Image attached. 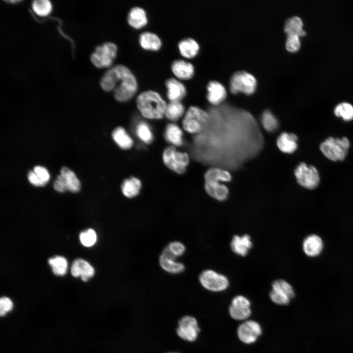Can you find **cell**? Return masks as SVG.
Returning a JSON list of instances; mask_svg holds the SVG:
<instances>
[{"instance_id": "6da1fadb", "label": "cell", "mask_w": 353, "mask_h": 353, "mask_svg": "<svg viewBox=\"0 0 353 353\" xmlns=\"http://www.w3.org/2000/svg\"><path fill=\"white\" fill-rule=\"evenodd\" d=\"M100 85L105 91H113L115 99L120 102L131 99L138 88L135 76L123 64H117L108 69L101 79Z\"/></svg>"}, {"instance_id": "7a4b0ae2", "label": "cell", "mask_w": 353, "mask_h": 353, "mask_svg": "<svg viewBox=\"0 0 353 353\" xmlns=\"http://www.w3.org/2000/svg\"><path fill=\"white\" fill-rule=\"evenodd\" d=\"M136 106L145 118L159 120L165 116L167 103L158 92L148 90L138 95L136 98Z\"/></svg>"}, {"instance_id": "3957f363", "label": "cell", "mask_w": 353, "mask_h": 353, "mask_svg": "<svg viewBox=\"0 0 353 353\" xmlns=\"http://www.w3.org/2000/svg\"><path fill=\"white\" fill-rule=\"evenodd\" d=\"M204 178L205 190L210 196L219 201L227 199L228 188L220 182L231 180V176L229 172L220 168L212 167L207 170Z\"/></svg>"}, {"instance_id": "277c9868", "label": "cell", "mask_w": 353, "mask_h": 353, "mask_svg": "<svg viewBox=\"0 0 353 353\" xmlns=\"http://www.w3.org/2000/svg\"><path fill=\"white\" fill-rule=\"evenodd\" d=\"M350 146L349 139L329 137L320 145V149L328 159L336 161H343L346 158Z\"/></svg>"}, {"instance_id": "5b68a950", "label": "cell", "mask_w": 353, "mask_h": 353, "mask_svg": "<svg viewBox=\"0 0 353 353\" xmlns=\"http://www.w3.org/2000/svg\"><path fill=\"white\" fill-rule=\"evenodd\" d=\"M209 114L197 106H191L185 112L182 121L183 128L191 134L200 132L209 119Z\"/></svg>"}, {"instance_id": "8992f818", "label": "cell", "mask_w": 353, "mask_h": 353, "mask_svg": "<svg viewBox=\"0 0 353 353\" xmlns=\"http://www.w3.org/2000/svg\"><path fill=\"white\" fill-rule=\"evenodd\" d=\"M162 160L165 166L174 172L184 174L189 163V157L185 152L177 151L175 147L166 148L162 153Z\"/></svg>"}, {"instance_id": "52a82bcc", "label": "cell", "mask_w": 353, "mask_h": 353, "mask_svg": "<svg viewBox=\"0 0 353 353\" xmlns=\"http://www.w3.org/2000/svg\"><path fill=\"white\" fill-rule=\"evenodd\" d=\"M200 330L196 317L191 315H184L177 322L176 333L183 341L192 343L198 339Z\"/></svg>"}, {"instance_id": "ba28073f", "label": "cell", "mask_w": 353, "mask_h": 353, "mask_svg": "<svg viewBox=\"0 0 353 353\" xmlns=\"http://www.w3.org/2000/svg\"><path fill=\"white\" fill-rule=\"evenodd\" d=\"M257 80L253 75L245 71H239L232 74L229 81V89L234 94L243 92L247 95L253 93Z\"/></svg>"}, {"instance_id": "9c48e42d", "label": "cell", "mask_w": 353, "mask_h": 353, "mask_svg": "<svg viewBox=\"0 0 353 353\" xmlns=\"http://www.w3.org/2000/svg\"><path fill=\"white\" fill-rule=\"evenodd\" d=\"M117 53V45L113 42H107L96 47L91 55L90 59L99 68L108 67L112 65Z\"/></svg>"}, {"instance_id": "30bf717a", "label": "cell", "mask_w": 353, "mask_h": 353, "mask_svg": "<svg viewBox=\"0 0 353 353\" xmlns=\"http://www.w3.org/2000/svg\"><path fill=\"white\" fill-rule=\"evenodd\" d=\"M294 175L298 183L308 189H315L319 185L320 177L317 168L301 162L296 168Z\"/></svg>"}, {"instance_id": "8fae6325", "label": "cell", "mask_w": 353, "mask_h": 353, "mask_svg": "<svg viewBox=\"0 0 353 353\" xmlns=\"http://www.w3.org/2000/svg\"><path fill=\"white\" fill-rule=\"evenodd\" d=\"M199 279L201 285L205 289L220 292L226 290L228 286L227 277L212 270H205L200 275Z\"/></svg>"}, {"instance_id": "7c38bea8", "label": "cell", "mask_w": 353, "mask_h": 353, "mask_svg": "<svg viewBox=\"0 0 353 353\" xmlns=\"http://www.w3.org/2000/svg\"><path fill=\"white\" fill-rule=\"evenodd\" d=\"M295 295L292 286L286 281L277 279L273 282L270 297L274 303L279 305H287Z\"/></svg>"}, {"instance_id": "4fadbf2b", "label": "cell", "mask_w": 353, "mask_h": 353, "mask_svg": "<svg viewBox=\"0 0 353 353\" xmlns=\"http://www.w3.org/2000/svg\"><path fill=\"white\" fill-rule=\"evenodd\" d=\"M176 257L172 254L166 247L160 253L158 263L160 268L165 272L172 274H180L185 270V265L177 260Z\"/></svg>"}, {"instance_id": "5bb4252c", "label": "cell", "mask_w": 353, "mask_h": 353, "mask_svg": "<svg viewBox=\"0 0 353 353\" xmlns=\"http://www.w3.org/2000/svg\"><path fill=\"white\" fill-rule=\"evenodd\" d=\"M261 333V326L257 322L253 320L243 322L237 329V335L239 339L248 344L255 342Z\"/></svg>"}, {"instance_id": "9a60e30c", "label": "cell", "mask_w": 353, "mask_h": 353, "mask_svg": "<svg viewBox=\"0 0 353 353\" xmlns=\"http://www.w3.org/2000/svg\"><path fill=\"white\" fill-rule=\"evenodd\" d=\"M251 303L245 297L238 295L235 297L231 301L229 308L231 317L236 320H244L251 314Z\"/></svg>"}, {"instance_id": "2e32d148", "label": "cell", "mask_w": 353, "mask_h": 353, "mask_svg": "<svg viewBox=\"0 0 353 353\" xmlns=\"http://www.w3.org/2000/svg\"><path fill=\"white\" fill-rule=\"evenodd\" d=\"M207 91V99L214 105L221 104L225 100L227 95L225 86L216 80H211L208 83Z\"/></svg>"}, {"instance_id": "e0dca14e", "label": "cell", "mask_w": 353, "mask_h": 353, "mask_svg": "<svg viewBox=\"0 0 353 353\" xmlns=\"http://www.w3.org/2000/svg\"><path fill=\"white\" fill-rule=\"evenodd\" d=\"M167 97L170 101H180L186 96L187 91L185 85L174 77H169L165 81Z\"/></svg>"}, {"instance_id": "ac0fdd59", "label": "cell", "mask_w": 353, "mask_h": 353, "mask_svg": "<svg viewBox=\"0 0 353 353\" xmlns=\"http://www.w3.org/2000/svg\"><path fill=\"white\" fill-rule=\"evenodd\" d=\"M71 274L74 277H80L83 281H87L95 274L93 266L86 260L78 258L75 260L71 267Z\"/></svg>"}, {"instance_id": "d6986e66", "label": "cell", "mask_w": 353, "mask_h": 353, "mask_svg": "<svg viewBox=\"0 0 353 353\" xmlns=\"http://www.w3.org/2000/svg\"><path fill=\"white\" fill-rule=\"evenodd\" d=\"M171 70L177 77L182 79L191 78L195 72L193 65L191 62L181 59H176L173 61Z\"/></svg>"}, {"instance_id": "ffe728a7", "label": "cell", "mask_w": 353, "mask_h": 353, "mask_svg": "<svg viewBox=\"0 0 353 353\" xmlns=\"http://www.w3.org/2000/svg\"><path fill=\"white\" fill-rule=\"evenodd\" d=\"M298 136L292 133L283 132L277 140V145L280 151L286 153H292L298 148Z\"/></svg>"}, {"instance_id": "44dd1931", "label": "cell", "mask_w": 353, "mask_h": 353, "mask_svg": "<svg viewBox=\"0 0 353 353\" xmlns=\"http://www.w3.org/2000/svg\"><path fill=\"white\" fill-rule=\"evenodd\" d=\"M324 247L322 239L318 235L312 234L305 238L303 242V250L308 256L315 257L319 255Z\"/></svg>"}, {"instance_id": "7402d4cb", "label": "cell", "mask_w": 353, "mask_h": 353, "mask_svg": "<svg viewBox=\"0 0 353 353\" xmlns=\"http://www.w3.org/2000/svg\"><path fill=\"white\" fill-rule=\"evenodd\" d=\"M127 21L128 24L135 28H140L148 23L146 11L141 7L134 6L129 11Z\"/></svg>"}, {"instance_id": "603a6c76", "label": "cell", "mask_w": 353, "mask_h": 353, "mask_svg": "<svg viewBox=\"0 0 353 353\" xmlns=\"http://www.w3.org/2000/svg\"><path fill=\"white\" fill-rule=\"evenodd\" d=\"M165 139L174 147H180L183 144V132L176 124L172 123L165 127L164 133Z\"/></svg>"}, {"instance_id": "cb8c5ba5", "label": "cell", "mask_w": 353, "mask_h": 353, "mask_svg": "<svg viewBox=\"0 0 353 353\" xmlns=\"http://www.w3.org/2000/svg\"><path fill=\"white\" fill-rule=\"evenodd\" d=\"M141 188V180L135 176H131L125 179L121 186L123 195L128 199L137 197L140 193Z\"/></svg>"}, {"instance_id": "d4e9b609", "label": "cell", "mask_w": 353, "mask_h": 353, "mask_svg": "<svg viewBox=\"0 0 353 353\" xmlns=\"http://www.w3.org/2000/svg\"><path fill=\"white\" fill-rule=\"evenodd\" d=\"M251 237L248 235L241 236L235 235L231 242V248L236 254L244 256L252 247Z\"/></svg>"}, {"instance_id": "484cf974", "label": "cell", "mask_w": 353, "mask_h": 353, "mask_svg": "<svg viewBox=\"0 0 353 353\" xmlns=\"http://www.w3.org/2000/svg\"><path fill=\"white\" fill-rule=\"evenodd\" d=\"M139 42L143 49L151 50H158L162 45L159 37L155 33L149 31H144L140 34Z\"/></svg>"}, {"instance_id": "4316f807", "label": "cell", "mask_w": 353, "mask_h": 353, "mask_svg": "<svg viewBox=\"0 0 353 353\" xmlns=\"http://www.w3.org/2000/svg\"><path fill=\"white\" fill-rule=\"evenodd\" d=\"M112 137L115 143L123 150L131 149L134 144L132 137L122 126H118L113 130Z\"/></svg>"}, {"instance_id": "83f0119b", "label": "cell", "mask_w": 353, "mask_h": 353, "mask_svg": "<svg viewBox=\"0 0 353 353\" xmlns=\"http://www.w3.org/2000/svg\"><path fill=\"white\" fill-rule=\"evenodd\" d=\"M178 48L180 54L188 58L195 56L200 50V46L197 41L190 37L181 40L178 43Z\"/></svg>"}, {"instance_id": "f1b7e54d", "label": "cell", "mask_w": 353, "mask_h": 353, "mask_svg": "<svg viewBox=\"0 0 353 353\" xmlns=\"http://www.w3.org/2000/svg\"><path fill=\"white\" fill-rule=\"evenodd\" d=\"M66 184L67 190L72 193H77L80 189V183L75 174L69 168L63 167L60 170V174Z\"/></svg>"}, {"instance_id": "f546056e", "label": "cell", "mask_w": 353, "mask_h": 353, "mask_svg": "<svg viewBox=\"0 0 353 353\" xmlns=\"http://www.w3.org/2000/svg\"><path fill=\"white\" fill-rule=\"evenodd\" d=\"M185 113V108L180 101H170L167 104L165 116L169 120L176 121L184 115Z\"/></svg>"}, {"instance_id": "4dcf8cb0", "label": "cell", "mask_w": 353, "mask_h": 353, "mask_svg": "<svg viewBox=\"0 0 353 353\" xmlns=\"http://www.w3.org/2000/svg\"><path fill=\"white\" fill-rule=\"evenodd\" d=\"M303 26L302 19L298 16H293L286 20L284 30L287 35L295 34L299 36H303L306 34V33L303 29Z\"/></svg>"}, {"instance_id": "1f68e13d", "label": "cell", "mask_w": 353, "mask_h": 353, "mask_svg": "<svg viewBox=\"0 0 353 353\" xmlns=\"http://www.w3.org/2000/svg\"><path fill=\"white\" fill-rule=\"evenodd\" d=\"M137 137L146 144L151 143L154 139L153 133L150 125L145 121L138 122L135 128Z\"/></svg>"}, {"instance_id": "d6a6232c", "label": "cell", "mask_w": 353, "mask_h": 353, "mask_svg": "<svg viewBox=\"0 0 353 353\" xmlns=\"http://www.w3.org/2000/svg\"><path fill=\"white\" fill-rule=\"evenodd\" d=\"M48 262L54 274L61 276L66 274L68 268V262L65 257L61 256H55L50 258Z\"/></svg>"}, {"instance_id": "836d02e7", "label": "cell", "mask_w": 353, "mask_h": 353, "mask_svg": "<svg viewBox=\"0 0 353 353\" xmlns=\"http://www.w3.org/2000/svg\"><path fill=\"white\" fill-rule=\"evenodd\" d=\"M261 123L265 129L269 132L275 131L278 126V122L276 117L269 110H266L263 112Z\"/></svg>"}, {"instance_id": "e575fe53", "label": "cell", "mask_w": 353, "mask_h": 353, "mask_svg": "<svg viewBox=\"0 0 353 353\" xmlns=\"http://www.w3.org/2000/svg\"><path fill=\"white\" fill-rule=\"evenodd\" d=\"M335 116L341 117L344 121H349L353 119V106L348 102L338 104L334 110Z\"/></svg>"}, {"instance_id": "d590c367", "label": "cell", "mask_w": 353, "mask_h": 353, "mask_svg": "<svg viewBox=\"0 0 353 353\" xmlns=\"http://www.w3.org/2000/svg\"><path fill=\"white\" fill-rule=\"evenodd\" d=\"M32 8L37 15L46 16L50 13L52 5L48 0H37L32 2Z\"/></svg>"}, {"instance_id": "8d00e7d4", "label": "cell", "mask_w": 353, "mask_h": 353, "mask_svg": "<svg viewBox=\"0 0 353 353\" xmlns=\"http://www.w3.org/2000/svg\"><path fill=\"white\" fill-rule=\"evenodd\" d=\"M79 239L83 246L90 247L96 243L97 239V234L94 230L90 228L81 232Z\"/></svg>"}, {"instance_id": "74e56055", "label": "cell", "mask_w": 353, "mask_h": 353, "mask_svg": "<svg viewBox=\"0 0 353 353\" xmlns=\"http://www.w3.org/2000/svg\"><path fill=\"white\" fill-rule=\"evenodd\" d=\"M166 247L170 252L176 258L182 256L186 251L185 245L178 241H172Z\"/></svg>"}, {"instance_id": "f35d334b", "label": "cell", "mask_w": 353, "mask_h": 353, "mask_svg": "<svg viewBox=\"0 0 353 353\" xmlns=\"http://www.w3.org/2000/svg\"><path fill=\"white\" fill-rule=\"evenodd\" d=\"M299 37V36L295 34L287 35L285 47L287 50L290 52H295L299 50L301 47Z\"/></svg>"}, {"instance_id": "ab89813d", "label": "cell", "mask_w": 353, "mask_h": 353, "mask_svg": "<svg viewBox=\"0 0 353 353\" xmlns=\"http://www.w3.org/2000/svg\"><path fill=\"white\" fill-rule=\"evenodd\" d=\"M14 308V303L9 298L2 297L0 299V315L1 317L5 316L11 312Z\"/></svg>"}, {"instance_id": "60d3db41", "label": "cell", "mask_w": 353, "mask_h": 353, "mask_svg": "<svg viewBox=\"0 0 353 353\" xmlns=\"http://www.w3.org/2000/svg\"><path fill=\"white\" fill-rule=\"evenodd\" d=\"M33 171L46 184L49 182L50 176L48 170L44 167L36 166L34 168Z\"/></svg>"}, {"instance_id": "b9f144b4", "label": "cell", "mask_w": 353, "mask_h": 353, "mask_svg": "<svg viewBox=\"0 0 353 353\" xmlns=\"http://www.w3.org/2000/svg\"><path fill=\"white\" fill-rule=\"evenodd\" d=\"M53 186L54 189L58 192L62 193L67 190L65 182L60 175L57 176V178L53 183Z\"/></svg>"}, {"instance_id": "7bdbcfd3", "label": "cell", "mask_w": 353, "mask_h": 353, "mask_svg": "<svg viewBox=\"0 0 353 353\" xmlns=\"http://www.w3.org/2000/svg\"><path fill=\"white\" fill-rule=\"evenodd\" d=\"M27 177L29 181L35 186H44L46 185L33 171L28 172Z\"/></svg>"}, {"instance_id": "ee69618b", "label": "cell", "mask_w": 353, "mask_h": 353, "mask_svg": "<svg viewBox=\"0 0 353 353\" xmlns=\"http://www.w3.org/2000/svg\"><path fill=\"white\" fill-rule=\"evenodd\" d=\"M7 2H9L10 3H17V2H20V0H9V1H7Z\"/></svg>"}, {"instance_id": "f6af8a7d", "label": "cell", "mask_w": 353, "mask_h": 353, "mask_svg": "<svg viewBox=\"0 0 353 353\" xmlns=\"http://www.w3.org/2000/svg\"><path fill=\"white\" fill-rule=\"evenodd\" d=\"M181 353L178 352H176V351H169V352H167V353Z\"/></svg>"}]
</instances>
